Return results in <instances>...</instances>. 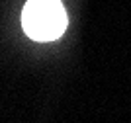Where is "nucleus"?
Returning <instances> with one entry per match:
<instances>
[{"label": "nucleus", "instance_id": "nucleus-1", "mask_svg": "<svg viewBox=\"0 0 131 123\" xmlns=\"http://www.w3.org/2000/svg\"><path fill=\"white\" fill-rule=\"evenodd\" d=\"M24 31L35 41H53L67 27V12L61 0H27L22 12Z\"/></svg>", "mask_w": 131, "mask_h": 123}]
</instances>
